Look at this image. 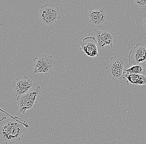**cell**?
<instances>
[{"label":"cell","mask_w":146,"mask_h":144,"mask_svg":"<svg viewBox=\"0 0 146 144\" xmlns=\"http://www.w3.org/2000/svg\"><path fill=\"white\" fill-rule=\"evenodd\" d=\"M29 127L27 122L21 118L14 119L4 117L0 119V141L5 144L19 142L22 135Z\"/></svg>","instance_id":"6da1fadb"},{"label":"cell","mask_w":146,"mask_h":144,"mask_svg":"<svg viewBox=\"0 0 146 144\" xmlns=\"http://www.w3.org/2000/svg\"><path fill=\"white\" fill-rule=\"evenodd\" d=\"M41 87L37 86L26 94L17 97L18 112L23 115L29 110L35 108L41 92Z\"/></svg>","instance_id":"7a4b0ae2"},{"label":"cell","mask_w":146,"mask_h":144,"mask_svg":"<svg viewBox=\"0 0 146 144\" xmlns=\"http://www.w3.org/2000/svg\"><path fill=\"white\" fill-rule=\"evenodd\" d=\"M126 60L125 57L119 55H114L110 58V63L106 67V73L113 81L123 79Z\"/></svg>","instance_id":"3957f363"},{"label":"cell","mask_w":146,"mask_h":144,"mask_svg":"<svg viewBox=\"0 0 146 144\" xmlns=\"http://www.w3.org/2000/svg\"><path fill=\"white\" fill-rule=\"evenodd\" d=\"M41 21L45 25H50L56 23L60 18V12L57 5L46 4L43 5L38 12Z\"/></svg>","instance_id":"277c9868"},{"label":"cell","mask_w":146,"mask_h":144,"mask_svg":"<svg viewBox=\"0 0 146 144\" xmlns=\"http://www.w3.org/2000/svg\"><path fill=\"white\" fill-rule=\"evenodd\" d=\"M34 73L47 75L51 73L54 68L56 62L52 56L42 54L33 60Z\"/></svg>","instance_id":"5b68a950"},{"label":"cell","mask_w":146,"mask_h":144,"mask_svg":"<svg viewBox=\"0 0 146 144\" xmlns=\"http://www.w3.org/2000/svg\"><path fill=\"white\" fill-rule=\"evenodd\" d=\"M94 34L95 36L98 47L100 49L105 50L107 45H110L112 48L113 43H116V35L107 29L102 31L94 29Z\"/></svg>","instance_id":"8992f818"},{"label":"cell","mask_w":146,"mask_h":144,"mask_svg":"<svg viewBox=\"0 0 146 144\" xmlns=\"http://www.w3.org/2000/svg\"><path fill=\"white\" fill-rule=\"evenodd\" d=\"M12 85L15 95L17 97L28 93L34 86L33 80L26 76L16 77V81L12 82Z\"/></svg>","instance_id":"52a82bcc"},{"label":"cell","mask_w":146,"mask_h":144,"mask_svg":"<svg viewBox=\"0 0 146 144\" xmlns=\"http://www.w3.org/2000/svg\"><path fill=\"white\" fill-rule=\"evenodd\" d=\"M80 50L82 54H85L88 56L95 58L98 56L97 43L95 37H87L79 42Z\"/></svg>","instance_id":"ba28073f"},{"label":"cell","mask_w":146,"mask_h":144,"mask_svg":"<svg viewBox=\"0 0 146 144\" xmlns=\"http://www.w3.org/2000/svg\"><path fill=\"white\" fill-rule=\"evenodd\" d=\"M89 21L93 28H100L108 24V19L104 8L89 11Z\"/></svg>","instance_id":"9c48e42d"},{"label":"cell","mask_w":146,"mask_h":144,"mask_svg":"<svg viewBox=\"0 0 146 144\" xmlns=\"http://www.w3.org/2000/svg\"><path fill=\"white\" fill-rule=\"evenodd\" d=\"M129 62L137 65L146 62V47L144 43L137 44L128 55Z\"/></svg>","instance_id":"30bf717a"},{"label":"cell","mask_w":146,"mask_h":144,"mask_svg":"<svg viewBox=\"0 0 146 144\" xmlns=\"http://www.w3.org/2000/svg\"><path fill=\"white\" fill-rule=\"evenodd\" d=\"M123 78L127 80L126 84L128 86L131 85H138L139 86L146 85V76L129 73L124 72L123 74Z\"/></svg>","instance_id":"8fae6325"},{"label":"cell","mask_w":146,"mask_h":144,"mask_svg":"<svg viewBox=\"0 0 146 144\" xmlns=\"http://www.w3.org/2000/svg\"><path fill=\"white\" fill-rule=\"evenodd\" d=\"M124 72L146 76V64L145 62L137 65H132L128 69L124 70Z\"/></svg>","instance_id":"7c38bea8"},{"label":"cell","mask_w":146,"mask_h":144,"mask_svg":"<svg viewBox=\"0 0 146 144\" xmlns=\"http://www.w3.org/2000/svg\"><path fill=\"white\" fill-rule=\"evenodd\" d=\"M136 8H144L146 9V0H133Z\"/></svg>","instance_id":"4fadbf2b"},{"label":"cell","mask_w":146,"mask_h":144,"mask_svg":"<svg viewBox=\"0 0 146 144\" xmlns=\"http://www.w3.org/2000/svg\"><path fill=\"white\" fill-rule=\"evenodd\" d=\"M0 111H1L3 113H4L5 114L7 115H8V116H9V117H11V118H13L14 119H16V118H18V117L15 116H13V115H11L9 114V113H6V112H5V111H3V110H2V109H1V108H0Z\"/></svg>","instance_id":"5bb4252c"},{"label":"cell","mask_w":146,"mask_h":144,"mask_svg":"<svg viewBox=\"0 0 146 144\" xmlns=\"http://www.w3.org/2000/svg\"><path fill=\"white\" fill-rule=\"evenodd\" d=\"M142 24H143L144 28L146 32V12L144 15V21Z\"/></svg>","instance_id":"9a60e30c"},{"label":"cell","mask_w":146,"mask_h":144,"mask_svg":"<svg viewBox=\"0 0 146 144\" xmlns=\"http://www.w3.org/2000/svg\"><path fill=\"white\" fill-rule=\"evenodd\" d=\"M144 42H145V44L146 45V37L144 39Z\"/></svg>","instance_id":"2e32d148"},{"label":"cell","mask_w":146,"mask_h":144,"mask_svg":"<svg viewBox=\"0 0 146 144\" xmlns=\"http://www.w3.org/2000/svg\"><path fill=\"white\" fill-rule=\"evenodd\" d=\"M0 17H1V15H0Z\"/></svg>","instance_id":"e0dca14e"}]
</instances>
